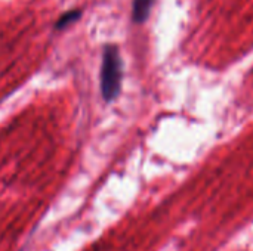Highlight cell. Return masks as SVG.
Returning a JSON list of instances; mask_svg holds the SVG:
<instances>
[{
  "mask_svg": "<svg viewBox=\"0 0 253 251\" xmlns=\"http://www.w3.org/2000/svg\"><path fill=\"white\" fill-rule=\"evenodd\" d=\"M123 64L120 50L116 44H107L102 52L101 65V93L105 102H113L122 90Z\"/></svg>",
  "mask_w": 253,
  "mask_h": 251,
  "instance_id": "obj_1",
  "label": "cell"
},
{
  "mask_svg": "<svg viewBox=\"0 0 253 251\" xmlns=\"http://www.w3.org/2000/svg\"><path fill=\"white\" fill-rule=\"evenodd\" d=\"M154 1L156 0H133L132 21L135 24H144L151 13V7H153Z\"/></svg>",
  "mask_w": 253,
  "mask_h": 251,
  "instance_id": "obj_2",
  "label": "cell"
},
{
  "mask_svg": "<svg viewBox=\"0 0 253 251\" xmlns=\"http://www.w3.org/2000/svg\"><path fill=\"white\" fill-rule=\"evenodd\" d=\"M82 16V10L80 9H71L68 12H65L64 15H61L55 24V30H64L67 27H70L71 24L77 22Z\"/></svg>",
  "mask_w": 253,
  "mask_h": 251,
  "instance_id": "obj_3",
  "label": "cell"
}]
</instances>
